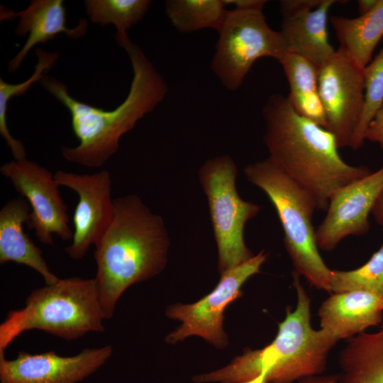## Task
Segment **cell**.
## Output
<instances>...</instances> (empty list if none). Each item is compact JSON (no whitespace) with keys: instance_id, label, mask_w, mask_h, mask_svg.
<instances>
[{"instance_id":"obj_1","label":"cell","mask_w":383,"mask_h":383,"mask_svg":"<svg viewBox=\"0 0 383 383\" xmlns=\"http://www.w3.org/2000/svg\"><path fill=\"white\" fill-rule=\"evenodd\" d=\"M127 52L133 77L125 100L115 109L107 111L81 102L68 92L67 85L44 75L40 85L69 111L72 127L79 141L74 148L62 147L67 161L88 167H101L115 154L121 138L164 99L168 87L163 77L128 35H115Z\"/></svg>"},{"instance_id":"obj_2","label":"cell","mask_w":383,"mask_h":383,"mask_svg":"<svg viewBox=\"0 0 383 383\" xmlns=\"http://www.w3.org/2000/svg\"><path fill=\"white\" fill-rule=\"evenodd\" d=\"M262 113L268 157L311 195L318 210H327L338 189L372 172L345 162L335 136L299 115L287 96L271 95Z\"/></svg>"},{"instance_id":"obj_3","label":"cell","mask_w":383,"mask_h":383,"mask_svg":"<svg viewBox=\"0 0 383 383\" xmlns=\"http://www.w3.org/2000/svg\"><path fill=\"white\" fill-rule=\"evenodd\" d=\"M94 246V279L105 319H109L130 286L163 270L170 238L162 218L138 196L128 194L114 199L113 219Z\"/></svg>"},{"instance_id":"obj_4","label":"cell","mask_w":383,"mask_h":383,"mask_svg":"<svg viewBox=\"0 0 383 383\" xmlns=\"http://www.w3.org/2000/svg\"><path fill=\"white\" fill-rule=\"evenodd\" d=\"M294 271L295 309L287 308L274 340L258 350L248 349L226 366L193 377L195 383H294L321 374L328 353L336 344L311 324V299Z\"/></svg>"},{"instance_id":"obj_5","label":"cell","mask_w":383,"mask_h":383,"mask_svg":"<svg viewBox=\"0 0 383 383\" xmlns=\"http://www.w3.org/2000/svg\"><path fill=\"white\" fill-rule=\"evenodd\" d=\"M105 320L95 279L68 277L34 289L23 308L0 325V352L22 333L40 330L66 340L103 332Z\"/></svg>"},{"instance_id":"obj_6","label":"cell","mask_w":383,"mask_h":383,"mask_svg":"<svg viewBox=\"0 0 383 383\" xmlns=\"http://www.w3.org/2000/svg\"><path fill=\"white\" fill-rule=\"evenodd\" d=\"M244 174L274 206L294 271L316 289L331 293L333 270L324 262L317 245L313 225L317 208L311 195L270 157L249 164Z\"/></svg>"},{"instance_id":"obj_7","label":"cell","mask_w":383,"mask_h":383,"mask_svg":"<svg viewBox=\"0 0 383 383\" xmlns=\"http://www.w3.org/2000/svg\"><path fill=\"white\" fill-rule=\"evenodd\" d=\"M237 166L228 155L206 160L199 170L218 248L221 274L254 256L246 246L244 228L260 206L240 198L236 188Z\"/></svg>"},{"instance_id":"obj_8","label":"cell","mask_w":383,"mask_h":383,"mask_svg":"<svg viewBox=\"0 0 383 383\" xmlns=\"http://www.w3.org/2000/svg\"><path fill=\"white\" fill-rule=\"evenodd\" d=\"M218 33L211 67L230 91L241 86L257 60L269 57L279 62L286 53L279 31L269 26L261 9L228 10Z\"/></svg>"},{"instance_id":"obj_9","label":"cell","mask_w":383,"mask_h":383,"mask_svg":"<svg viewBox=\"0 0 383 383\" xmlns=\"http://www.w3.org/2000/svg\"><path fill=\"white\" fill-rule=\"evenodd\" d=\"M267 258L264 250L243 263L223 273L213 290L191 304L170 306L167 316L179 320L181 325L166 338L174 344L191 335L204 338L218 348L226 346L227 335L223 329V311L229 304L242 295L240 288L252 276L260 272Z\"/></svg>"},{"instance_id":"obj_10","label":"cell","mask_w":383,"mask_h":383,"mask_svg":"<svg viewBox=\"0 0 383 383\" xmlns=\"http://www.w3.org/2000/svg\"><path fill=\"white\" fill-rule=\"evenodd\" d=\"M318 91L326 129L335 136L339 148H350L364 109V69L339 47L318 67Z\"/></svg>"},{"instance_id":"obj_11","label":"cell","mask_w":383,"mask_h":383,"mask_svg":"<svg viewBox=\"0 0 383 383\" xmlns=\"http://www.w3.org/2000/svg\"><path fill=\"white\" fill-rule=\"evenodd\" d=\"M0 172L29 204L30 213L26 225L34 230L41 243L52 245V234L63 240H72L67 206L50 170L26 158L4 163Z\"/></svg>"},{"instance_id":"obj_12","label":"cell","mask_w":383,"mask_h":383,"mask_svg":"<svg viewBox=\"0 0 383 383\" xmlns=\"http://www.w3.org/2000/svg\"><path fill=\"white\" fill-rule=\"evenodd\" d=\"M54 177L59 186L73 190L79 197L72 217L73 236L65 250L72 259L81 260L101 239L113 219L111 174L105 170L82 174L58 170Z\"/></svg>"},{"instance_id":"obj_13","label":"cell","mask_w":383,"mask_h":383,"mask_svg":"<svg viewBox=\"0 0 383 383\" xmlns=\"http://www.w3.org/2000/svg\"><path fill=\"white\" fill-rule=\"evenodd\" d=\"M112 346L85 348L72 356L54 350L39 354L18 352L7 360L0 352V383H79L97 371L111 357Z\"/></svg>"},{"instance_id":"obj_14","label":"cell","mask_w":383,"mask_h":383,"mask_svg":"<svg viewBox=\"0 0 383 383\" xmlns=\"http://www.w3.org/2000/svg\"><path fill=\"white\" fill-rule=\"evenodd\" d=\"M383 189V166L338 189L316 230L318 248L331 251L345 238L370 230L369 215Z\"/></svg>"},{"instance_id":"obj_15","label":"cell","mask_w":383,"mask_h":383,"mask_svg":"<svg viewBox=\"0 0 383 383\" xmlns=\"http://www.w3.org/2000/svg\"><path fill=\"white\" fill-rule=\"evenodd\" d=\"M1 21L18 18L15 33L20 37L28 34L19 52L9 62V72H16L28 52L39 43L45 44L60 33L77 39L86 33L88 21L80 19L73 28L66 26V10L62 0H33L28 6L19 11L1 6Z\"/></svg>"},{"instance_id":"obj_16","label":"cell","mask_w":383,"mask_h":383,"mask_svg":"<svg viewBox=\"0 0 383 383\" xmlns=\"http://www.w3.org/2000/svg\"><path fill=\"white\" fill-rule=\"evenodd\" d=\"M321 329L338 342L364 333L383 321V302L364 290L332 293L318 310Z\"/></svg>"},{"instance_id":"obj_17","label":"cell","mask_w":383,"mask_h":383,"mask_svg":"<svg viewBox=\"0 0 383 383\" xmlns=\"http://www.w3.org/2000/svg\"><path fill=\"white\" fill-rule=\"evenodd\" d=\"M30 213L28 201L19 196L7 201L0 210V263L13 262L28 266L38 272L46 284L57 282L44 260L43 251L23 231Z\"/></svg>"},{"instance_id":"obj_18","label":"cell","mask_w":383,"mask_h":383,"mask_svg":"<svg viewBox=\"0 0 383 383\" xmlns=\"http://www.w3.org/2000/svg\"><path fill=\"white\" fill-rule=\"evenodd\" d=\"M339 1L323 0L315 9L284 16L279 33L286 52L299 55L318 68L335 52L328 40V13Z\"/></svg>"},{"instance_id":"obj_19","label":"cell","mask_w":383,"mask_h":383,"mask_svg":"<svg viewBox=\"0 0 383 383\" xmlns=\"http://www.w3.org/2000/svg\"><path fill=\"white\" fill-rule=\"evenodd\" d=\"M338 364V383H383V321L377 331L348 339Z\"/></svg>"},{"instance_id":"obj_20","label":"cell","mask_w":383,"mask_h":383,"mask_svg":"<svg viewBox=\"0 0 383 383\" xmlns=\"http://www.w3.org/2000/svg\"><path fill=\"white\" fill-rule=\"evenodd\" d=\"M331 23L340 47L364 69L383 38V0H378L374 9L364 15L354 18L334 16Z\"/></svg>"},{"instance_id":"obj_21","label":"cell","mask_w":383,"mask_h":383,"mask_svg":"<svg viewBox=\"0 0 383 383\" xmlns=\"http://www.w3.org/2000/svg\"><path fill=\"white\" fill-rule=\"evenodd\" d=\"M289 86L287 96L303 117L326 128V119L318 91V68L308 60L286 52L279 61Z\"/></svg>"},{"instance_id":"obj_22","label":"cell","mask_w":383,"mask_h":383,"mask_svg":"<svg viewBox=\"0 0 383 383\" xmlns=\"http://www.w3.org/2000/svg\"><path fill=\"white\" fill-rule=\"evenodd\" d=\"M166 13L180 33L219 30L228 11L223 0H167Z\"/></svg>"},{"instance_id":"obj_23","label":"cell","mask_w":383,"mask_h":383,"mask_svg":"<svg viewBox=\"0 0 383 383\" xmlns=\"http://www.w3.org/2000/svg\"><path fill=\"white\" fill-rule=\"evenodd\" d=\"M35 53L38 62L34 72L26 81L9 84L0 78V134L16 160L26 159V152L23 143L11 135L7 126L9 102L13 97L24 94L35 82H40L45 75L44 72L49 71L59 57L57 52H48L40 48L36 49Z\"/></svg>"},{"instance_id":"obj_24","label":"cell","mask_w":383,"mask_h":383,"mask_svg":"<svg viewBox=\"0 0 383 383\" xmlns=\"http://www.w3.org/2000/svg\"><path fill=\"white\" fill-rule=\"evenodd\" d=\"M150 0H86V12L92 23L104 26L113 24L116 33L127 35L126 30L145 16Z\"/></svg>"},{"instance_id":"obj_25","label":"cell","mask_w":383,"mask_h":383,"mask_svg":"<svg viewBox=\"0 0 383 383\" xmlns=\"http://www.w3.org/2000/svg\"><path fill=\"white\" fill-rule=\"evenodd\" d=\"M331 287V294L367 291L383 302V245L362 266L351 270H333Z\"/></svg>"},{"instance_id":"obj_26","label":"cell","mask_w":383,"mask_h":383,"mask_svg":"<svg viewBox=\"0 0 383 383\" xmlns=\"http://www.w3.org/2000/svg\"><path fill=\"white\" fill-rule=\"evenodd\" d=\"M364 77L365 105L350 145L353 150L363 145L368 126L383 105V46L374 59L364 68Z\"/></svg>"},{"instance_id":"obj_27","label":"cell","mask_w":383,"mask_h":383,"mask_svg":"<svg viewBox=\"0 0 383 383\" xmlns=\"http://www.w3.org/2000/svg\"><path fill=\"white\" fill-rule=\"evenodd\" d=\"M323 0H282L279 1L282 16H289L298 13L316 9Z\"/></svg>"},{"instance_id":"obj_28","label":"cell","mask_w":383,"mask_h":383,"mask_svg":"<svg viewBox=\"0 0 383 383\" xmlns=\"http://www.w3.org/2000/svg\"><path fill=\"white\" fill-rule=\"evenodd\" d=\"M365 140L379 144L383 150V105L368 126Z\"/></svg>"},{"instance_id":"obj_29","label":"cell","mask_w":383,"mask_h":383,"mask_svg":"<svg viewBox=\"0 0 383 383\" xmlns=\"http://www.w3.org/2000/svg\"><path fill=\"white\" fill-rule=\"evenodd\" d=\"M226 6L232 4L235 9H261L267 3L265 0H223Z\"/></svg>"},{"instance_id":"obj_30","label":"cell","mask_w":383,"mask_h":383,"mask_svg":"<svg viewBox=\"0 0 383 383\" xmlns=\"http://www.w3.org/2000/svg\"><path fill=\"white\" fill-rule=\"evenodd\" d=\"M338 374L328 375H316L304 378L298 383H338Z\"/></svg>"},{"instance_id":"obj_31","label":"cell","mask_w":383,"mask_h":383,"mask_svg":"<svg viewBox=\"0 0 383 383\" xmlns=\"http://www.w3.org/2000/svg\"><path fill=\"white\" fill-rule=\"evenodd\" d=\"M372 214L377 223L383 231V189L376 200L372 211Z\"/></svg>"},{"instance_id":"obj_32","label":"cell","mask_w":383,"mask_h":383,"mask_svg":"<svg viewBox=\"0 0 383 383\" xmlns=\"http://www.w3.org/2000/svg\"><path fill=\"white\" fill-rule=\"evenodd\" d=\"M378 0H359L357 1L358 11L360 15L370 12L377 4Z\"/></svg>"}]
</instances>
